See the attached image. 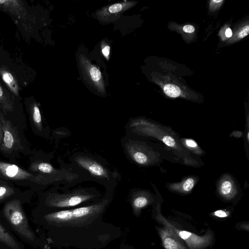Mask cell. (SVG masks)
I'll return each mask as SVG.
<instances>
[{
    "mask_svg": "<svg viewBox=\"0 0 249 249\" xmlns=\"http://www.w3.org/2000/svg\"><path fill=\"white\" fill-rule=\"evenodd\" d=\"M107 201L90 206L63 210L50 213L46 218L50 221L62 225H77L89 221L98 215L104 210Z\"/></svg>",
    "mask_w": 249,
    "mask_h": 249,
    "instance_id": "1",
    "label": "cell"
},
{
    "mask_svg": "<svg viewBox=\"0 0 249 249\" xmlns=\"http://www.w3.org/2000/svg\"><path fill=\"white\" fill-rule=\"evenodd\" d=\"M76 165L87 173L89 176L95 181H99L106 184L111 181H115V173H111L106 166L85 154H76L72 158Z\"/></svg>",
    "mask_w": 249,
    "mask_h": 249,
    "instance_id": "2",
    "label": "cell"
},
{
    "mask_svg": "<svg viewBox=\"0 0 249 249\" xmlns=\"http://www.w3.org/2000/svg\"><path fill=\"white\" fill-rule=\"evenodd\" d=\"M95 194L88 189H79L70 193L50 194L47 199V204L51 207L66 208L77 206L89 201L95 197Z\"/></svg>",
    "mask_w": 249,
    "mask_h": 249,
    "instance_id": "3",
    "label": "cell"
},
{
    "mask_svg": "<svg viewBox=\"0 0 249 249\" xmlns=\"http://www.w3.org/2000/svg\"><path fill=\"white\" fill-rule=\"evenodd\" d=\"M30 170L35 173L33 181L42 185L51 184L55 181L63 180L62 177L75 179V177H64L71 173L68 171L64 173L62 170L55 168L51 164L43 161H35L31 164Z\"/></svg>",
    "mask_w": 249,
    "mask_h": 249,
    "instance_id": "4",
    "label": "cell"
},
{
    "mask_svg": "<svg viewBox=\"0 0 249 249\" xmlns=\"http://www.w3.org/2000/svg\"><path fill=\"white\" fill-rule=\"evenodd\" d=\"M5 216L12 226L21 234L33 240L34 236L21 209L20 203L15 199L8 202L4 209Z\"/></svg>",
    "mask_w": 249,
    "mask_h": 249,
    "instance_id": "5",
    "label": "cell"
},
{
    "mask_svg": "<svg viewBox=\"0 0 249 249\" xmlns=\"http://www.w3.org/2000/svg\"><path fill=\"white\" fill-rule=\"evenodd\" d=\"M157 218L165 227L170 229L179 238L185 241L190 249H202L209 246L212 241V236L210 232L203 236H199L195 233L177 229L160 213H158Z\"/></svg>",
    "mask_w": 249,
    "mask_h": 249,
    "instance_id": "6",
    "label": "cell"
},
{
    "mask_svg": "<svg viewBox=\"0 0 249 249\" xmlns=\"http://www.w3.org/2000/svg\"><path fill=\"white\" fill-rule=\"evenodd\" d=\"M0 121L3 130V139L0 146V151L3 154H12L22 149L18 131L12 123L0 115Z\"/></svg>",
    "mask_w": 249,
    "mask_h": 249,
    "instance_id": "7",
    "label": "cell"
},
{
    "mask_svg": "<svg viewBox=\"0 0 249 249\" xmlns=\"http://www.w3.org/2000/svg\"><path fill=\"white\" fill-rule=\"evenodd\" d=\"M79 60L81 69L88 81L98 92L105 93V84L100 70L83 54L79 55Z\"/></svg>",
    "mask_w": 249,
    "mask_h": 249,
    "instance_id": "8",
    "label": "cell"
},
{
    "mask_svg": "<svg viewBox=\"0 0 249 249\" xmlns=\"http://www.w3.org/2000/svg\"><path fill=\"white\" fill-rule=\"evenodd\" d=\"M135 4L133 1H124L102 7L96 12L97 18L103 22H110L118 19L125 11Z\"/></svg>",
    "mask_w": 249,
    "mask_h": 249,
    "instance_id": "9",
    "label": "cell"
},
{
    "mask_svg": "<svg viewBox=\"0 0 249 249\" xmlns=\"http://www.w3.org/2000/svg\"><path fill=\"white\" fill-rule=\"evenodd\" d=\"M124 148L128 156L137 164L146 165L150 162L149 151L138 142L128 139L124 143Z\"/></svg>",
    "mask_w": 249,
    "mask_h": 249,
    "instance_id": "10",
    "label": "cell"
},
{
    "mask_svg": "<svg viewBox=\"0 0 249 249\" xmlns=\"http://www.w3.org/2000/svg\"><path fill=\"white\" fill-rule=\"evenodd\" d=\"M0 178L13 181L30 179L33 181L34 175L17 165L0 161Z\"/></svg>",
    "mask_w": 249,
    "mask_h": 249,
    "instance_id": "11",
    "label": "cell"
},
{
    "mask_svg": "<svg viewBox=\"0 0 249 249\" xmlns=\"http://www.w3.org/2000/svg\"><path fill=\"white\" fill-rule=\"evenodd\" d=\"M0 8L8 11L9 13L16 16L24 22L28 21L31 19L21 1L0 0Z\"/></svg>",
    "mask_w": 249,
    "mask_h": 249,
    "instance_id": "12",
    "label": "cell"
},
{
    "mask_svg": "<svg viewBox=\"0 0 249 249\" xmlns=\"http://www.w3.org/2000/svg\"><path fill=\"white\" fill-rule=\"evenodd\" d=\"M159 234L166 249H186L181 239L170 229L166 227L160 228Z\"/></svg>",
    "mask_w": 249,
    "mask_h": 249,
    "instance_id": "13",
    "label": "cell"
},
{
    "mask_svg": "<svg viewBox=\"0 0 249 249\" xmlns=\"http://www.w3.org/2000/svg\"><path fill=\"white\" fill-rule=\"evenodd\" d=\"M0 76L10 91L18 96L19 88L17 79L14 73L6 66H0Z\"/></svg>",
    "mask_w": 249,
    "mask_h": 249,
    "instance_id": "14",
    "label": "cell"
},
{
    "mask_svg": "<svg viewBox=\"0 0 249 249\" xmlns=\"http://www.w3.org/2000/svg\"><path fill=\"white\" fill-rule=\"evenodd\" d=\"M0 106L5 112H11L14 109V102L10 94L0 83Z\"/></svg>",
    "mask_w": 249,
    "mask_h": 249,
    "instance_id": "15",
    "label": "cell"
},
{
    "mask_svg": "<svg viewBox=\"0 0 249 249\" xmlns=\"http://www.w3.org/2000/svg\"><path fill=\"white\" fill-rule=\"evenodd\" d=\"M29 111L32 122L34 125L38 130L42 131V118L39 107L36 102H34L30 105Z\"/></svg>",
    "mask_w": 249,
    "mask_h": 249,
    "instance_id": "16",
    "label": "cell"
},
{
    "mask_svg": "<svg viewBox=\"0 0 249 249\" xmlns=\"http://www.w3.org/2000/svg\"><path fill=\"white\" fill-rule=\"evenodd\" d=\"M235 191L234 185L231 180L225 179L220 183L219 191L222 196L230 198L233 195Z\"/></svg>",
    "mask_w": 249,
    "mask_h": 249,
    "instance_id": "17",
    "label": "cell"
},
{
    "mask_svg": "<svg viewBox=\"0 0 249 249\" xmlns=\"http://www.w3.org/2000/svg\"><path fill=\"white\" fill-rule=\"evenodd\" d=\"M195 180L193 178H188L179 183H175L170 185L172 189L183 193L190 192L194 188Z\"/></svg>",
    "mask_w": 249,
    "mask_h": 249,
    "instance_id": "18",
    "label": "cell"
},
{
    "mask_svg": "<svg viewBox=\"0 0 249 249\" xmlns=\"http://www.w3.org/2000/svg\"><path fill=\"white\" fill-rule=\"evenodd\" d=\"M0 241L13 249H18V243L11 235L0 225Z\"/></svg>",
    "mask_w": 249,
    "mask_h": 249,
    "instance_id": "19",
    "label": "cell"
},
{
    "mask_svg": "<svg viewBox=\"0 0 249 249\" xmlns=\"http://www.w3.org/2000/svg\"><path fill=\"white\" fill-rule=\"evenodd\" d=\"M163 90L167 95L173 98L178 97L181 93V90L178 87L171 84L166 85Z\"/></svg>",
    "mask_w": 249,
    "mask_h": 249,
    "instance_id": "20",
    "label": "cell"
},
{
    "mask_svg": "<svg viewBox=\"0 0 249 249\" xmlns=\"http://www.w3.org/2000/svg\"><path fill=\"white\" fill-rule=\"evenodd\" d=\"M148 203L147 198L144 196H139L135 197L133 200V204L135 208H142L145 206Z\"/></svg>",
    "mask_w": 249,
    "mask_h": 249,
    "instance_id": "21",
    "label": "cell"
},
{
    "mask_svg": "<svg viewBox=\"0 0 249 249\" xmlns=\"http://www.w3.org/2000/svg\"><path fill=\"white\" fill-rule=\"evenodd\" d=\"M14 192V189L10 186L6 185H0V200L13 194Z\"/></svg>",
    "mask_w": 249,
    "mask_h": 249,
    "instance_id": "22",
    "label": "cell"
},
{
    "mask_svg": "<svg viewBox=\"0 0 249 249\" xmlns=\"http://www.w3.org/2000/svg\"><path fill=\"white\" fill-rule=\"evenodd\" d=\"M102 52L104 56L108 60L110 54V46L104 41L101 43Z\"/></svg>",
    "mask_w": 249,
    "mask_h": 249,
    "instance_id": "23",
    "label": "cell"
},
{
    "mask_svg": "<svg viewBox=\"0 0 249 249\" xmlns=\"http://www.w3.org/2000/svg\"><path fill=\"white\" fill-rule=\"evenodd\" d=\"M184 143L188 147H189L190 149L191 148L193 150L198 148V145L197 143L192 139H185Z\"/></svg>",
    "mask_w": 249,
    "mask_h": 249,
    "instance_id": "24",
    "label": "cell"
},
{
    "mask_svg": "<svg viewBox=\"0 0 249 249\" xmlns=\"http://www.w3.org/2000/svg\"><path fill=\"white\" fill-rule=\"evenodd\" d=\"M249 33V26L248 25L244 26L243 29L239 32L238 36L240 38H243L246 36Z\"/></svg>",
    "mask_w": 249,
    "mask_h": 249,
    "instance_id": "25",
    "label": "cell"
},
{
    "mask_svg": "<svg viewBox=\"0 0 249 249\" xmlns=\"http://www.w3.org/2000/svg\"><path fill=\"white\" fill-rule=\"evenodd\" d=\"M214 214L218 217H225L228 215V213L223 210H217L214 213Z\"/></svg>",
    "mask_w": 249,
    "mask_h": 249,
    "instance_id": "26",
    "label": "cell"
},
{
    "mask_svg": "<svg viewBox=\"0 0 249 249\" xmlns=\"http://www.w3.org/2000/svg\"><path fill=\"white\" fill-rule=\"evenodd\" d=\"M184 32L188 33H191L195 31V27L191 25H186L183 27Z\"/></svg>",
    "mask_w": 249,
    "mask_h": 249,
    "instance_id": "27",
    "label": "cell"
},
{
    "mask_svg": "<svg viewBox=\"0 0 249 249\" xmlns=\"http://www.w3.org/2000/svg\"><path fill=\"white\" fill-rule=\"evenodd\" d=\"M232 31L230 28H228L225 31V35L227 37H230L232 36Z\"/></svg>",
    "mask_w": 249,
    "mask_h": 249,
    "instance_id": "28",
    "label": "cell"
},
{
    "mask_svg": "<svg viewBox=\"0 0 249 249\" xmlns=\"http://www.w3.org/2000/svg\"><path fill=\"white\" fill-rule=\"evenodd\" d=\"M3 136V134L2 127V125H1V122L0 121V145H1L2 141Z\"/></svg>",
    "mask_w": 249,
    "mask_h": 249,
    "instance_id": "29",
    "label": "cell"
},
{
    "mask_svg": "<svg viewBox=\"0 0 249 249\" xmlns=\"http://www.w3.org/2000/svg\"><path fill=\"white\" fill-rule=\"evenodd\" d=\"M222 1V0H213V2H221Z\"/></svg>",
    "mask_w": 249,
    "mask_h": 249,
    "instance_id": "30",
    "label": "cell"
},
{
    "mask_svg": "<svg viewBox=\"0 0 249 249\" xmlns=\"http://www.w3.org/2000/svg\"></svg>",
    "mask_w": 249,
    "mask_h": 249,
    "instance_id": "31",
    "label": "cell"
}]
</instances>
